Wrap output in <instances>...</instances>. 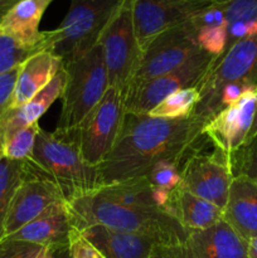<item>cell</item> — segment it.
<instances>
[{
    "mask_svg": "<svg viewBox=\"0 0 257 258\" xmlns=\"http://www.w3.org/2000/svg\"><path fill=\"white\" fill-rule=\"evenodd\" d=\"M204 121L194 115L179 118L125 112L117 140L97 166L101 186L145 176L156 163L184 164L203 140Z\"/></svg>",
    "mask_w": 257,
    "mask_h": 258,
    "instance_id": "obj_1",
    "label": "cell"
},
{
    "mask_svg": "<svg viewBox=\"0 0 257 258\" xmlns=\"http://www.w3.org/2000/svg\"><path fill=\"white\" fill-rule=\"evenodd\" d=\"M71 223L78 231L103 226L113 231L154 238L160 246H174L185 241L189 232L163 209H141L106 201L92 191L67 203Z\"/></svg>",
    "mask_w": 257,
    "mask_h": 258,
    "instance_id": "obj_2",
    "label": "cell"
},
{
    "mask_svg": "<svg viewBox=\"0 0 257 258\" xmlns=\"http://www.w3.org/2000/svg\"><path fill=\"white\" fill-rule=\"evenodd\" d=\"M29 161L55 184L66 203L101 188L97 166L83 159L77 144L65 133H48L40 127Z\"/></svg>",
    "mask_w": 257,
    "mask_h": 258,
    "instance_id": "obj_3",
    "label": "cell"
},
{
    "mask_svg": "<svg viewBox=\"0 0 257 258\" xmlns=\"http://www.w3.org/2000/svg\"><path fill=\"white\" fill-rule=\"evenodd\" d=\"M123 0H71L59 27L42 32L43 50L60 58L63 64L98 45L101 37L117 14Z\"/></svg>",
    "mask_w": 257,
    "mask_h": 258,
    "instance_id": "obj_4",
    "label": "cell"
},
{
    "mask_svg": "<svg viewBox=\"0 0 257 258\" xmlns=\"http://www.w3.org/2000/svg\"><path fill=\"white\" fill-rule=\"evenodd\" d=\"M228 85L257 86V33L238 40L214 60L198 86L199 101L191 115L208 122L219 112V95Z\"/></svg>",
    "mask_w": 257,
    "mask_h": 258,
    "instance_id": "obj_5",
    "label": "cell"
},
{
    "mask_svg": "<svg viewBox=\"0 0 257 258\" xmlns=\"http://www.w3.org/2000/svg\"><path fill=\"white\" fill-rule=\"evenodd\" d=\"M67 73L62 93V112L57 130L76 127L98 105L108 86L103 52L96 45L87 54L63 64Z\"/></svg>",
    "mask_w": 257,
    "mask_h": 258,
    "instance_id": "obj_6",
    "label": "cell"
},
{
    "mask_svg": "<svg viewBox=\"0 0 257 258\" xmlns=\"http://www.w3.org/2000/svg\"><path fill=\"white\" fill-rule=\"evenodd\" d=\"M123 102L125 96L117 88L108 87L98 105L76 127L65 131L91 165H100L112 150L125 116Z\"/></svg>",
    "mask_w": 257,
    "mask_h": 258,
    "instance_id": "obj_7",
    "label": "cell"
},
{
    "mask_svg": "<svg viewBox=\"0 0 257 258\" xmlns=\"http://www.w3.org/2000/svg\"><path fill=\"white\" fill-rule=\"evenodd\" d=\"M98 44L103 52L108 86L117 88L125 96L141 57L134 25V0H123Z\"/></svg>",
    "mask_w": 257,
    "mask_h": 258,
    "instance_id": "obj_8",
    "label": "cell"
},
{
    "mask_svg": "<svg viewBox=\"0 0 257 258\" xmlns=\"http://www.w3.org/2000/svg\"><path fill=\"white\" fill-rule=\"evenodd\" d=\"M201 50L203 49L198 44L197 28L191 20L160 33L141 49L140 62L128 88L180 67Z\"/></svg>",
    "mask_w": 257,
    "mask_h": 258,
    "instance_id": "obj_9",
    "label": "cell"
},
{
    "mask_svg": "<svg viewBox=\"0 0 257 258\" xmlns=\"http://www.w3.org/2000/svg\"><path fill=\"white\" fill-rule=\"evenodd\" d=\"M216 59V55L201 50L180 67L143 85L128 88L123 102L125 112L149 113L171 93L184 88L198 87Z\"/></svg>",
    "mask_w": 257,
    "mask_h": 258,
    "instance_id": "obj_10",
    "label": "cell"
},
{
    "mask_svg": "<svg viewBox=\"0 0 257 258\" xmlns=\"http://www.w3.org/2000/svg\"><path fill=\"white\" fill-rule=\"evenodd\" d=\"M204 145L206 143L201 141L186 156L181 168L180 185L223 211L233 179L228 158L216 148L211 154H203L201 150Z\"/></svg>",
    "mask_w": 257,
    "mask_h": 258,
    "instance_id": "obj_11",
    "label": "cell"
},
{
    "mask_svg": "<svg viewBox=\"0 0 257 258\" xmlns=\"http://www.w3.org/2000/svg\"><path fill=\"white\" fill-rule=\"evenodd\" d=\"M257 134V86L219 111L203 127V135L227 158Z\"/></svg>",
    "mask_w": 257,
    "mask_h": 258,
    "instance_id": "obj_12",
    "label": "cell"
},
{
    "mask_svg": "<svg viewBox=\"0 0 257 258\" xmlns=\"http://www.w3.org/2000/svg\"><path fill=\"white\" fill-rule=\"evenodd\" d=\"M163 258H248V244L224 219L213 226L190 231L185 241L174 246H158Z\"/></svg>",
    "mask_w": 257,
    "mask_h": 258,
    "instance_id": "obj_13",
    "label": "cell"
},
{
    "mask_svg": "<svg viewBox=\"0 0 257 258\" xmlns=\"http://www.w3.org/2000/svg\"><path fill=\"white\" fill-rule=\"evenodd\" d=\"M213 0H134V25L141 49L160 33L190 22Z\"/></svg>",
    "mask_w": 257,
    "mask_h": 258,
    "instance_id": "obj_14",
    "label": "cell"
},
{
    "mask_svg": "<svg viewBox=\"0 0 257 258\" xmlns=\"http://www.w3.org/2000/svg\"><path fill=\"white\" fill-rule=\"evenodd\" d=\"M60 201L65 199L53 181L45 176L24 171V180L15 191L8 211L3 238L15 233L34 221L48 207Z\"/></svg>",
    "mask_w": 257,
    "mask_h": 258,
    "instance_id": "obj_15",
    "label": "cell"
},
{
    "mask_svg": "<svg viewBox=\"0 0 257 258\" xmlns=\"http://www.w3.org/2000/svg\"><path fill=\"white\" fill-rule=\"evenodd\" d=\"M72 229L73 226L71 223L67 203L60 201L48 207L34 221L25 224L15 233L5 238L57 248V247L70 246Z\"/></svg>",
    "mask_w": 257,
    "mask_h": 258,
    "instance_id": "obj_16",
    "label": "cell"
},
{
    "mask_svg": "<svg viewBox=\"0 0 257 258\" xmlns=\"http://www.w3.org/2000/svg\"><path fill=\"white\" fill-rule=\"evenodd\" d=\"M67 73L65 68H60L49 83L40 92L28 102L18 107H8L0 115V144H4L9 136L27 126L38 122L40 117L47 112L48 108L62 97L65 90Z\"/></svg>",
    "mask_w": 257,
    "mask_h": 258,
    "instance_id": "obj_17",
    "label": "cell"
},
{
    "mask_svg": "<svg viewBox=\"0 0 257 258\" xmlns=\"http://www.w3.org/2000/svg\"><path fill=\"white\" fill-rule=\"evenodd\" d=\"M80 232L105 258H150L160 246L150 237L113 231L103 226H91Z\"/></svg>",
    "mask_w": 257,
    "mask_h": 258,
    "instance_id": "obj_18",
    "label": "cell"
},
{
    "mask_svg": "<svg viewBox=\"0 0 257 258\" xmlns=\"http://www.w3.org/2000/svg\"><path fill=\"white\" fill-rule=\"evenodd\" d=\"M223 219L246 241L257 237V184L234 176L229 188Z\"/></svg>",
    "mask_w": 257,
    "mask_h": 258,
    "instance_id": "obj_19",
    "label": "cell"
},
{
    "mask_svg": "<svg viewBox=\"0 0 257 258\" xmlns=\"http://www.w3.org/2000/svg\"><path fill=\"white\" fill-rule=\"evenodd\" d=\"M62 67V59L47 50L30 55L19 67L10 107H18L34 97Z\"/></svg>",
    "mask_w": 257,
    "mask_h": 258,
    "instance_id": "obj_20",
    "label": "cell"
},
{
    "mask_svg": "<svg viewBox=\"0 0 257 258\" xmlns=\"http://www.w3.org/2000/svg\"><path fill=\"white\" fill-rule=\"evenodd\" d=\"M164 211L188 231L208 228L223 219V211L179 185L171 191Z\"/></svg>",
    "mask_w": 257,
    "mask_h": 258,
    "instance_id": "obj_21",
    "label": "cell"
},
{
    "mask_svg": "<svg viewBox=\"0 0 257 258\" xmlns=\"http://www.w3.org/2000/svg\"><path fill=\"white\" fill-rule=\"evenodd\" d=\"M53 0H20L0 24V33L14 38L29 47H42L39 24L43 14Z\"/></svg>",
    "mask_w": 257,
    "mask_h": 258,
    "instance_id": "obj_22",
    "label": "cell"
},
{
    "mask_svg": "<svg viewBox=\"0 0 257 258\" xmlns=\"http://www.w3.org/2000/svg\"><path fill=\"white\" fill-rule=\"evenodd\" d=\"M227 23L226 52L238 40L257 33V0H213Z\"/></svg>",
    "mask_w": 257,
    "mask_h": 258,
    "instance_id": "obj_23",
    "label": "cell"
},
{
    "mask_svg": "<svg viewBox=\"0 0 257 258\" xmlns=\"http://www.w3.org/2000/svg\"><path fill=\"white\" fill-rule=\"evenodd\" d=\"M95 193L106 201L125 207L141 209H161L158 206L154 189L146 176L103 185L95 190Z\"/></svg>",
    "mask_w": 257,
    "mask_h": 258,
    "instance_id": "obj_24",
    "label": "cell"
},
{
    "mask_svg": "<svg viewBox=\"0 0 257 258\" xmlns=\"http://www.w3.org/2000/svg\"><path fill=\"white\" fill-rule=\"evenodd\" d=\"M24 180L23 161L0 158V241L4 237V226L8 211L15 191Z\"/></svg>",
    "mask_w": 257,
    "mask_h": 258,
    "instance_id": "obj_25",
    "label": "cell"
},
{
    "mask_svg": "<svg viewBox=\"0 0 257 258\" xmlns=\"http://www.w3.org/2000/svg\"><path fill=\"white\" fill-rule=\"evenodd\" d=\"M199 101L197 87L184 88L171 93L156 105L148 115L161 118H179L191 115Z\"/></svg>",
    "mask_w": 257,
    "mask_h": 258,
    "instance_id": "obj_26",
    "label": "cell"
},
{
    "mask_svg": "<svg viewBox=\"0 0 257 258\" xmlns=\"http://www.w3.org/2000/svg\"><path fill=\"white\" fill-rule=\"evenodd\" d=\"M39 130V123L35 122L13 134L3 144V155L8 159L23 163L30 160Z\"/></svg>",
    "mask_w": 257,
    "mask_h": 258,
    "instance_id": "obj_27",
    "label": "cell"
},
{
    "mask_svg": "<svg viewBox=\"0 0 257 258\" xmlns=\"http://www.w3.org/2000/svg\"><path fill=\"white\" fill-rule=\"evenodd\" d=\"M43 50L42 47H29L0 33V76L22 66L30 55Z\"/></svg>",
    "mask_w": 257,
    "mask_h": 258,
    "instance_id": "obj_28",
    "label": "cell"
},
{
    "mask_svg": "<svg viewBox=\"0 0 257 258\" xmlns=\"http://www.w3.org/2000/svg\"><path fill=\"white\" fill-rule=\"evenodd\" d=\"M232 178L244 176L257 184V134L228 156Z\"/></svg>",
    "mask_w": 257,
    "mask_h": 258,
    "instance_id": "obj_29",
    "label": "cell"
},
{
    "mask_svg": "<svg viewBox=\"0 0 257 258\" xmlns=\"http://www.w3.org/2000/svg\"><path fill=\"white\" fill-rule=\"evenodd\" d=\"M197 40L202 49L218 57L226 49L227 25L197 28Z\"/></svg>",
    "mask_w": 257,
    "mask_h": 258,
    "instance_id": "obj_30",
    "label": "cell"
},
{
    "mask_svg": "<svg viewBox=\"0 0 257 258\" xmlns=\"http://www.w3.org/2000/svg\"><path fill=\"white\" fill-rule=\"evenodd\" d=\"M42 248L30 242L4 238L0 241V258H37Z\"/></svg>",
    "mask_w": 257,
    "mask_h": 258,
    "instance_id": "obj_31",
    "label": "cell"
},
{
    "mask_svg": "<svg viewBox=\"0 0 257 258\" xmlns=\"http://www.w3.org/2000/svg\"><path fill=\"white\" fill-rule=\"evenodd\" d=\"M71 258H105L102 253L73 227L70 237Z\"/></svg>",
    "mask_w": 257,
    "mask_h": 258,
    "instance_id": "obj_32",
    "label": "cell"
},
{
    "mask_svg": "<svg viewBox=\"0 0 257 258\" xmlns=\"http://www.w3.org/2000/svg\"><path fill=\"white\" fill-rule=\"evenodd\" d=\"M19 67L10 71V72L5 73V75L0 76V115H2L8 107H10L15 82H17L18 72H19Z\"/></svg>",
    "mask_w": 257,
    "mask_h": 258,
    "instance_id": "obj_33",
    "label": "cell"
},
{
    "mask_svg": "<svg viewBox=\"0 0 257 258\" xmlns=\"http://www.w3.org/2000/svg\"><path fill=\"white\" fill-rule=\"evenodd\" d=\"M18 2L20 0H0V24Z\"/></svg>",
    "mask_w": 257,
    "mask_h": 258,
    "instance_id": "obj_34",
    "label": "cell"
},
{
    "mask_svg": "<svg viewBox=\"0 0 257 258\" xmlns=\"http://www.w3.org/2000/svg\"><path fill=\"white\" fill-rule=\"evenodd\" d=\"M52 258H71L70 246L52 248Z\"/></svg>",
    "mask_w": 257,
    "mask_h": 258,
    "instance_id": "obj_35",
    "label": "cell"
},
{
    "mask_svg": "<svg viewBox=\"0 0 257 258\" xmlns=\"http://www.w3.org/2000/svg\"><path fill=\"white\" fill-rule=\"evenodd\" d=\"M248 244V258H257V237L247 241Z\"/></svg>",
    "mask_w": 257,
    "mask_h": 258,
    "instance_id": "obj_36",
    "label": "cell"
},
{
    "mask_svg": "<svg viewBox=\"0 0 257 258\" xmlns=\"http://www.w3.org/2000/svg\"><path fill=\"white\" fill-rule=\"evenodd\" d=\"M37 258H52V248L50 247H43Z\"/></svg>",
    "mask_w": 257,
    "mask_h": 258,
    "instance_id": "obj_37",
    "label": "cell"
},
{
    "mask_svg": "<svg viewBox=\"0 0 257 258\" xmlns=\"http://www.w3.org/2000/svg\"><path fill=\"white\" fill-rule=\"evenodd\" d=\"M150 258H163V257H161V256H159V254H158V253H156V252H155V253H154V254H153V256H151Z\"/></svg>",
    "mask_w": 257,
    "mask_h": 258,
    "instance_id": "obj_38",
    "label": "cell"
},
{
    "mask_svg": "<svg viewBox=\"0 0 257 258\" xmlns=\"http://www.w3.org/2000/svg\"><path fill=\"white\" fill-rule=\"evenodd\" d=\"M3 156V146H2V144H0V158H2Z\"/></svg>",
    "mask_w": 257,
    "mask_h": 258,
    "instance_id": "obj_39",
    "label": "cell"
},
{
    "mask_svg": "<svg viewBox=\"0 0 257 258\" xmlns=\"http://www.w3.org/2000/svg\"><path fill=\"white\" fill-rule=\"evenodd\" d=\"M253 136H254V135H253Z\"/></svg>",
    "mask_w": 257,
    "mask_h": 258,
    "instance_id": "obj_40",
    "label": "cell"
}]
</instances>
